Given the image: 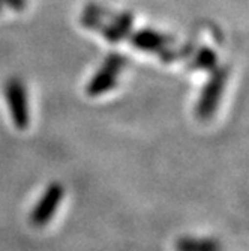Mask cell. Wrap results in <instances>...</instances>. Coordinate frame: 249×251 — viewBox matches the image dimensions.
Wrapping results in <instances>:
<instances>
[{"label": "cell", "mask_w": 249, "mask_h": 251, "mask_svg": "<svg viewBox=\"0 0 249 251\" xmlns=\"http://www.w3.org/2000/svg\"><path fill=\"white\" fill-rule=\"evenodd\" d=\"M227 77H228L227 70H224V68H215L212 71V75L206 83L204 89H203L195 107V113L200 119L206 121L213 116V113L216 111V107L219 104V100L222 97L225 83H227Z\"/></svg>", "instance_id": "obj_3"}, {"label": "cell", "mask_w": 249, "mask_h": 251, "mask_svg": "<svg viewBox=\"0 0 249 251\" xmlns=\"http://www.w3.org/2000/svg\"><path fill=\"white\" fill-rule=\"evenodd\" d=\"M5 100L9 107V115L17 129H26L30 124V110L26 86L20 78L12 77L3 87Z\"/></svg>", "instance_id": "obj_2"}, {"label": "cell", "mask_w": 249, "mask_h": 251, "mask_svg": "<svg viewBox=\"0 0 249 251\" xmlns=\"http://www.w3.org/2000/svg\"><path fill=\"white\" fill-rule=\"evenodd\" d=\"M128 39L135 49L155 53L159 56L164 62H171L177 57L174 50H170V45L173 44V38L164 33H159L152 29H143L138 32L129 33Z\"/></svg>", "instance_id": "obj_4"}, {"label": "cell", "mask_w": 249, "mask_h": 251, "mask_svg": "<svg viewBox=\"0 0 249 251\" xmlns=\"http://www.w3.org/2000/svg\"><path fill=\"white\" fill-rule=\"evenodd\" d=\"M2 5H6L14 11H23L26 8V0H0V8Z\"/></svg>", "instance_id": "obj_8"}, {"label": "cell", "mask_w": 249, "mask_h": 251, "mask_svg": "<svg viewBox=\"0 0 249 251\" xmlns=\"http://www.w3.org/2000/svg\"><path fill=\"white\" fill-rule=\"evenodd\" d=\"M216 62H218L216 53L212 49L204 47L197 51L195 57L191 62V70H204L212 73L216 68Z\"/></svg>", "instance_id": "obj_7"}, {"label": "cell", "mask_w": 249, "mask_h": 251, "mask_svg": "<svg viewBox=\"0 0 249 251\" xmlns=\"http://www.w3.org/2000/svg\"><path fill=\"white\" fill-rule=\"evenodd\" d=\"M125 65H126V59L122 54L117 53L108 54L104 63L101 65V68L92 77V80L87 83L86 94L95 98L110 92L111 89H114Z\"/></svg>", "instance_id": "obj_1"}, {"label": "cell", "mask_w": 249, "mask_h": 251, "mask_svg": "<svg viewBox=\"0 0 249 251\" xmlns=\"http://www.w3.org/2000/svg\"><path fill=\"white\" fill-rule=\"evenodd\" d=\"M177 251H221V244L212 238L183 236L176 244Z\"/></svg>", "instance_id": "obj_6"}, {"label": "cell", "mask_w": 249, "mask_h": 251, "mask_svg": "<svg viewBox=\"0 0 249 251\" xmlns=\"http://www.w3.org/2000/svg\"><path fill=\"white\" fill-rule=\"evenodd\" d=\"M63 196H65V188L62 184H59V182L50 184L33 206L30 212V223L35 227L47 226L54 218L60 203L63 200Z\"/></svg>", "instance_id": "obj_5"}]
</instances>
